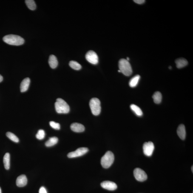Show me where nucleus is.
Here are the masks:
<instances>
[{"label":"nucleus","instance_id":"nucleus-31","mask_svg":"<svg viewBox=\"0 0 193 193\" xmlns=\"http://www.w3.org/2000/svg\"><path fill=\"white\" fill-rule=\"evenodd\" d=\"M193 166H192V167H191V170H192V172H193Z\"/></svg>","mask_w":193,"mask_h":193},{"label":"nucleus","instance_id":"nucleus-19","mask_svg":"<svg viewBox=\"0 0 193 193\" xmlns=\"http://www.w3.org/2000/svg\"><path fill=\"white\" fill-rule=\"evenodd\" d=\"M140 75H137L131 79L129 82V85L131 87H135L137 86L140 79Z\"/></svg>","mask_w":193,"mask_h":193},{"label":"nucleus","instance_id":"nucleus-16","mask_svg":"<svg viewBox=\"0 0 193 193\" xmlns=\"http://www.w3.org/2000/svg\"><path fill=\"white\" fill-rule=\"evenodd\" d=\"M175 63L176 67L178 68H181L184 67L188 64L187 60L183 58L177 59L176 60Z\"/></svg>","mask_w":193,"mask_h":193},{"label":"nucleus","instance_id":"nucleus-20","mask_svg":"<svg viewBox=\"0 0 193 193\" xmlns=\"http://www.w3.org/2000/svg\"><path fill=\"white\" fill-rule=\"evenodd\" d=\"M154 102L156 104H159L162 101V95L161 93L159 92H156L154 93L153 95Z\"/></svg>","mask_w":193,"mask_h":193},{"label":"nucleus","instance_id":"nucleus-11","mask_svg":"<svg viewBox=\"0 0 193 193\" xmlns=\"http://www.w3.org/2000/svg\"><path fill=\"white\" fill-rule=\"evenodd\" d=\"M27 183V179L24 174L20 175L17 179L16 184L19 187H23L26 186Z\"/></svg>","mask_w":193,"mask_h":193},{"label":"nucleus","instance_id":"nucleus-1","mask_svg":"<svg viewBox=\"0 0 193 193\" xmlns=\"http://www.w3.org/2000/svg\"><path fill=\"white\" fill-rule=\"evenodd\" d=\"M3 41L8 44L13 46H20L24 44V39L19 35H10L3 38Z\"/></svg>","mask_w":193,"mask_h":193},{"label":"nucleus","instance_id":"nucleus-5","mask_svg":"<svg viewBox=\"0 0 193 193\" xmlns=\"http://www.w3.org/2000/svg\"><path fill=\"white\" fill-rule=\"evenodd\" d=\"M91 111L93 114L95 116H98L101 112V102L98 98H93L89 102Z\"/></svg>","mask_w":193,"mask_h":193},{"label":"nucleus","instance_id":"nucleus-14","mask_svg":"<svg viewBox=\"0 0 193 193\" xmlns=\"http://www.w3.org/2000/svg\"><path fill=\"white\" fill-rule=\"evenodd\" d=\"M30 83V80L29 78L24 79L21 82L20 86V89L21 92L26 91L28 89Z\"/></svg>","mask_w":193,"mask_h":193},{"label":"nucleus","instance_id":"nucleus-25","mask_svg":"<svg viewBox=\"0 0 193 193\" xmlns=\"http://www.w3.org/2000/svg\"><path fill=\"white\" fill-rule=\"evenodd\" d=\"M45 136V133L43 129H40L36 134V137L38 140H42L44 138Z\"/></svg>","mask_w":193,"mask_h":193},{"label":"nucleus","instance_id":"nucleus-10","mask_svg":"<svg viewBox=\"0 0 193 193\" xmlns=\"http://www.w3.org/2000/svg\"><path fill=\"white\" fill-rule=\"evenodd\" d=\"M102 187L108 190L114 191L116 189L117 187V185L112 181H104L101 183Z\"/></svg>","mask_w":193,"mask_h":193},{"label":"nucleus","instance_id":"nucleus-30","mask_svg":"<svg viewBox=\"0 0 193 193\" xmlns=\"http://www.w3.org/2000/svg\"><path fill=\"white\" fill-rule=\"evenodd\" d=\"M126 60H127V61H129V57H127V58Z\"/></svg>","mask_w":193,"mask_h":193},{"label":"nucleus","instance_id":"nucleus-21","mask_svg":"<svg viewBox=\"0 0 193 193\" xmlns=\"http://www.w3.org/2000/svg\"><path fill=\"white\" fill-rule=\"evenodd\" d=\"M130 108L135 113L136 115L138 116H141L143 115V112L141 109L138 106L135 104H131Z\"/></svg>","mask_w":193,"mask_h":193},{"label":"nucleus","instance_id":"nucleus-29","mask_svg":"<svg viewBox=\"0 0 193 193\" xmlns=\"http://www.w3.org/2000/svg\"><path fill=\"white\" fill-rule=\"evenodd\" d=\"M3 80V77L1 75H0V82H1Z\"/></svg>","mask_w":193,"mask_h":193},{"label":"nucleus","instance_id":"nucleus-6","mask_svg":"<svg viewBox=\"0 0 193 193\" xmlns=\"http://www.w3.org/2000/svg\"><path fill=\"white\" fill-rule=\"evenodd\" d=\"M134 175L136 180L140 182H143L147 178L146 172L140 168H136L134 170Z\"/></svg>","mask_w":193,"mask_h":193},{"label":"nucleus","instance_id":"nucleus-26","mask_svg":"<svg viewBox=\"0 0 193 193\" xmlns=\"http://www.w3.org/2000/svg\"><path fill=\"white\" fill-rule=\"evenodd\" d=\"M50 125L53 129L56 130H59L60 129V125L59 123L55 122L54 121H50L49 122Z\"/></svg>","mask_w":193,"mask_h":193},{"label":"nucleus","instance_id":"nucleus-12","mask_svg":"<svg viewBox=\"0 0 193 193\" xmlns=\"http://www.w3.org/2000/svg\"><path fill=\"white\" fill-rule=\"evenodd\" d=\"M72 130L75 132H82L85 130V127L83 125L78 123H72L71 126Z\"/></svg>","mask_w":193,"mask_h":193},{"label":"nucleus","instance_id":"nucleus-15","mask_svg":"<svg viewBox=\"0 0 193 193\" xmlns=\"http://www.w3.org/2000/svg\"><path fill=\"white\" fill-rule=\"evenodd\" d=\"M48 63L52 68H55L58 65V61L56 57L53 55H50L49 58Z\"/></svg>","mask_w":193,"mask_h":193},{"label":"nucleus","instance_id":"nucleus-23","mask_svg":"<svg viewBox=\"0 0 193 193\" xmlns=\"http://www.w3.org/2000/svg\"><path fill=\"white\" fill-rule=\"evenodd\" d=\"M69 65L72 69H75V70H79L82 68L81 64L75 61H70L69 63Z\"/></svg>","mask_w":193,"mask_h":193},{"label":"nucleus","instance_id":"nucleus-7","mask_svg":"<svg viewBox=\"0 0 193 193\" xmlns=\"http://www.w3.org/2000/svg\"><path fill=\"white\" fill-rule=\"evenodd\" d=\"M89 151L88 148L81 147L78 148L76 150L69 153L67 156L69 158H73L75 157L81 156L87 153Z\"/></svg>","mask_w":193,"mask_h":193},{"label":"nucleus","instance_id":"nucleus-18","mask_svg":"<svg viewBox=\"0 0 193 193\" xmlns=\"http://www.w3.org/2000/svg\"><path fill=\"white\" fill-rule=\"evenodd\" d=\"M58 138L57 137H51L45 143L46 146L47 147H50L56 145L58 143Z\"/></svg>","mask_w":193,"mask_h":193},{"label":"nucleus","instance_id":"nucleus-13","mask_svg":"<svg viewBox=\"0 0 193 193\" xmlns=\"http://www.w3.org/2000/svg\"><path fill=\"white\" fill-rule=\"evenodd\" d=\"M177 135L182 140H184L186 136V129L183 124L180 125L177 129Z\"/></svg>","mask_w":193,"mask_h":193},{"label":"nucleus","instance_id":"nucleus-9","mask_svg":"<svg viewBox=\"0 0 193 193\" xmlns=\"http://www.w3.org/2000/svg\"><path fill=\"white\" fill-rule=\"evenodd\" d=\"M86 59L89 62L93 64H97L98 62V57L97 54L93 50L87 52L86 55Z\"/></svg>","mask_w":193,"mask_h":193},{"label":"nucleus","instance_id":"nucleus-2","mask_svg":"<svg viewBox=\"0 0 193 193\" xmlns=\"http://www.w3.org/2000/svg\"><path fill=\"white\" fill-rule=\"evenodd\" d=\"M55 110L58 113L67 114L70 111V107L66 101L62 99H57L55 103Z\"/></svg>","mask_w":193,"mask_h":193},{"label":"nucleus","instance_id":"nucleus-3","mask_svg":"<svg viewBox=\"0 0 193 193\" xmlns=\"http://www.w3.org/2000/svg\"><path fill=\"white\" fill-rule=\"evenodd\" d=\"M119 68L121 72L126 76H130L132 73V67L130 63L125 59H121L120 60Z\"/></svg>","mask_w":193,"mask_h":193},{"label":"nucleus","instance_id":"nucleus-22","mask_svg":"<svg viewBox=\"0 0 193 193\" xmlns=\"http://www.w3.org/2000/svg\"><path fill=\"white\" fill-rule=\"evenodd\" d=\"M25 3L29 10H34L36 9V4L33 0H26Z\"/></svg>","mask_w":193,"mask_h":193},{"label":"nucleus","instance_id":"nucleus-32","mask_svg":"<svg viewBox=\"0 0 193 193\" xmlns=\"http://www.w3.org/2000/svg\"><path fill=\"white\" fill-rule=\"evenodd\" d=\"M0 193H1V187H0Z\"/></svg>","mask_w":193,"mask_h":193},{"label":"nucleus","instance_id":"nucleus-24","mask_svg":"<svg viewBox=\"0 0 193 193\" xmlns=\"http://www.w3.org/2000/svg\"><path fill=\"white\" fill-rule=\"evenodd\" d=\"M6 136L12 141L15 142V143H18L19 142V139L14 134L10 132H7L6 133Z\"/></svg>","mask_w":193,"mask_h":193},{"label":"nucleus","instance_id":"nucleus-4","mask_svg":"<svg viewBox=\"0 0 193 193\" xmlns=\"http://www.w3.org/2000/svg\"><path fill=\"white\" fill-rule=\"evenodd\" d=\"M115 160L114 154L111 151H108L102 157L101 164L105 169H108L112 165Z\"/></svg>","mask_w":193,"mask_h":193},{"label":"nucleus","instance_id":"nucleus-28","mask_svg":"<svg viewBox=\"0 0 193 193\" xmlns=\"http://www.w3.org/2000/svg\"><path fill=\"white\" fill-rule=\"evenodd\" d=\"M134 2L136 3L139 4H143L145 2L144 0H135L134 1Z\"/></svg>","mask_w":193,"mask_h":193},{"label":"nucleus","instance_id":"nucleus-27","mask_svg":"<svg viewBox=\"0 0 193 193\" xmlns=\"http://www.w3.org/2000/svg\"><path fill=\"white\" fill-rule=\"evenodd\" d=\"M39 193H47V190L44 187H42L39 190Z\"/></svg>","mask_w":193,"mask_h":193},{"label":"nucleus","instance_id":"nucleus-17","mask_svg":"<svg viewBox=\"0 0 193 193\" xmlns=\"http://www.w3.org/2000/svg\"><path fill=\"white\" fill-rule=\"evenodd\" d=\"M3 163L4 167L6 169H10V155L8 153H7L3 157Z\"/></svg>","mask_w":193,"mask_h":193},{"label":"nucleus","instance_id":"nucleus-8","mask_svg":"<svg viewBox=\"0 0 193 193\" xmlns=\"http://www.w3.org/2000/svg\"><path fill=\"white\" fill-rule=\"evenodd\" d=\"M143 153L147 156H151L152 155L154 149L153 143L152 142L145 143L143 145Z\"/></svg>","mask_w":193,"mask_h":193}]
</instances>
